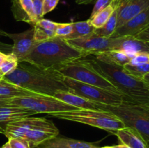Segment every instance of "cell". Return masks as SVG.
Here are the masks:
<instances>
[{
    "instance_id": "603a6c76",
    "label": "cell",
    "mask_w": 149,
    "mask_h": 148,
    "mask_svg": "<svg viewBox=\"0 0 149 148\" xmlns=\"http://www.w3.org/2000/svg\"><path fill=\"white\" fill-rule=\"evenodd\" d=\"M96 59L107 63L123 67L130 63L132 57L120 50H110L93 55Z\"/></svg>"
},
{
    "instance_id": "1f68e13d",
    "label": "cell",
    "mask_w": 149,
    "mask_h": 148,
    "mask_svg": "<svg viewBox=\"0 0 149 148\" xmlns=\"http://www.w3.org/2000/svg\"><path fill=\"white\" fill-rule=\"evenodd\" d=\"M149 62V53H139L132 57L129 64L139 65Z\"/></svg>"
},
{
    "instance_id": "7a4b0ae2",
    "label": "cell",
    "mask_w": 149,
    "mask_h": 148,
    "mask_svg": "<svg viewBox=\"0 0 149 148\" xmlns=\"http://www.w3.org/2000/svg\"><path fill=\"white\" fill-rule=\"evenodd\" d=\"M87 57L95 69L107 78L127 99V102L149 104L148 84L128 73L123 67L100 61L93 55Z\"/></svg>"
},
{
    "instance_id": "ab89813d",
    "label": "cell",
    "mask_w": 149,
    "mask_h": 148,
    "mask_svg": "<svg viewBox=\"0 0 149 148\" xmlns=\"http://www.w3.org/2000/svg\"><path fill=\"white\" fill-rule=\"evenodd\" d=\"M115 147L116 148H130V147H128L127 145H124V144H119V145H116V146H115Z\"/></svg>"
},
{
    "instance_id": "52a82bcc",
    "label": "cell",
    "mask_w": 149,
    "mask_h": 148,
    "mask_svg": "<svg viewBox=\"0 0 149 148\" xmlns=\"http://www.w3.org/2000/svg\"><path fill=\"white\" fill-rule=\"evenodd\" d=\"M62 81L71 89V92L87 98L95 102L110 106H118L127 102V99L122 94L109 91L105 89L78 81L61 75Z\"/></svg>"
},
{
    "instance_id": "f1b7e54d",
    "label": "cell",
    "mask_w": 149,
    "mask_h": 148,
    "mask_svg": "<svg viewBox=\"0 0 149 148\" xmlns=\"http://www.w3.org/2000/svg\"><path fill=\"white\" fill-rule=\"evenodd\" d=\"M73 30V23H57L55 36L64 38L71 34Z\"/></svg>"
},
{
    "instance_id": "3957f363",
    "label": "cell",
    "mask_w": 149,
    "mask_h": 148,
    "mask_svg": "<svg viewBox=\"0 0 149 148\" xmlns=\"http://www.w3.org/2000/svg\"><path fill=\"white\" fill-rule=\"evenodd\" d=\"M81 57L85 56L70 46L65 39L55 36L36 43L22 61L45 69L55 70L67 62Z\"/></svg>"
},
{
    "instance_id": "8fae6325",
    "label": "cell",
    "mask_w": 149,
    "mask_h": 148,
    "mask_svg": "<svg viewBox=\"0 0 149 148\" xmlns=\"http://www.w3.org/2000/svg\"><path fill=\"white\" fill-rule=\"evenodd\" d=\"M4 36L13 40L12 52L18 59L19 62L30 52L36 42L34 40V28H31L19 33H4Z\"/></svg>"
},
{
    "instance_id": "f35d334b",
    "label": "cell",
    "mask_w": 149,
    "mask_h": 148,
    "mask_svg": "<svg viewBox=\"0 0 149 148\" xmlns=\"http://www.w3.org/2000/svg\"><path fill=\"white\" fill-rule=\"evenodd\" d=\"M6 56H7V54L3 53V52H1V51H0V65H1L2 61L4 59V58L6 57Z\"/></svg>"
},
{
    "instance_id": "cb8c5ba5",
    "label": "cell",
    "mask_w": 149,
    "mask_h": 148,
    "mask_svg": "<svg viewBox=\"0 0 149 148\" xmlns=\"http://www.w3.org/2000/svg\"><path fill=\"white\" fill-rule=\"evenodd\" d=\"M95 29V28L90 24L88 20L73 23V30L71 33L63 39L65 40H69L84 37L94 33Z\"/></svg>"
},
{
    "instance_id": "b9f144b4",
    "label": "cell",
    "mask_w": 149,
    "mask_h": 148,
    "mask_svg": "<svg viewBox=\"0 0 149 148\" xmlns=\"http://www.w3.org/2000/svg\"><path fill=\"white\" fill-rule=\"evenodd\" d=\"M119 0H113V1H112V4H113V5H114L116 7H117L118 2H119Z\"/></svg>"
},
{
    "instance_id": "9a60e30c",
    "label": "cell",
    "mask_w": 149,
    "mask_h": 148,
    "mask_svg": "<svg viewBox=\"0 0 149 148\" xmlns=\"http://www.w3.org/2000/svg\"><path fill=\"white\" fill-rule=\"evenodd\" d=\"M53 97L66 104L79 109H90V110H106L107 104L95 102L87 98L79 96L68 91H59L54 94ZM107 111V110H106Z\"/></svg>"
},
{
    "instance_id": "d590c367",
    "label": "cell",
    "mask_w": 149,
    "mask_h": 148,
    "mask_svg": "<svg viewBox=\"0 0 149 148\" xmlns=\"http://www.w3.org/2000/svg\"><path fill=\"white\" fill-rule=\"evenodd\" d=\"M11 99L12 98H8V97L0 96V107H4V106L10 105Z\"/></svg>"
},
{
    "instance_id": "7dc6e473",
    "label": "cell",
    "mask_w": 149,
    "mask_h": 148,
    "mask_svg": "<svg viewBox=\"0 0 149 148\" xmlns=\"http://www.w3.org/2000/svg\"><path fill=\"white\" fill-rule=\"evenodd\" d=\"M146 45H147V46H148V47L149 48V42H146Z\"/></svg>"
},
{
    "instance_id": "836d02e7",
    "label": "cell",
    "mask_w": 149,
    "mask_h": 148,
    "mask_svg": "<svg viewBox=\"0 0 149 148\" xmlns=\"http://www.w3.org/2000/svg\"><path fill=\"white\" fill-rule=\"evenodd\" d=\"M60 0H43V15L47 14L54 10Z\"/></svg>"
},
{
    "instance_id": "4dcf8cb0",
    "label": "cell",
    "mask_w": 149,
    "mask_h": 148,
    "mask_svg": "<svg viewBox=\"0 0 149 148\" xmlns=\"http://www.w3.org/2000/svg\"><path fill=\"white\" fill-rule=\"evenodd\" d=\"M8 143L11 148H31L29 142L23 138H9Z\"/></svg>"
},
{
    "instance_id": "ffe728a7",
    "label": "cell",
    "mask_w": 149,
    "mask_h": 148,
    "mask_svg": "<svg viewBox=\"0 0 149 148\" xmlns=\"http://www.w3.org/2000/svg\"><path fill=\"white\" fill-rule=\"evenodd\" d=\"M36 113L24 107L7 105L0 107V123H10L24 118L29 117Z\"/></svg>"
},
{
    "instance_id": "4316f807",
    "label": "cell",
    "mask_w": 149,
    "mask_h": 148,
    "mask_svg": "<svg viewBox=\"0 0 149 148\" xmlns=\"http://www.w3.org/2000/svg\"><path fill=\"white\" fill-rule=\"evenodd\" d=\"M123 68L128 73L142 80L143 77L149 73V62L139 65H131L128 63L124 65Z\"/></svg>"
},
{
    "instance_id": "8992f818",
    "label": "cell",
    "mask_w": 149,
    "mask_h": 148,
    "mask_svg": "<svg viewBox=\"0 0 149 148\" xmlns=\"http://www.w3.org/2000/svg\"><path fill=\"white\" fill-rule=\"evenodd\" d=\"M106 110L118 116L125 126L135 129L149 146V104L124 102L118 106L106 105Z\"/></svg>"
},
{
    "instance_id": "74e56055",
    "label": "cell",
    "mask_w": 149,
    "mask_h": 148,
    "mask_svg": "<svg viewBox=\"0 0 149 148\" xmlns=\"http://www.w3.org/2000/svg\"><path fill=\"white\" fill-rule=\"evenodd\" d=\"M142 80L144 81V82H146L147 84H148L149 85V73H148L146 74V75L143 77Z\"/></svg>"
},
{
    "instance_id": "d6986e66",
    "label": "cell",
    "mask_w": 149,
    "mask_h": 148,
    "mask_svg": "<svg viewBox=\"0 0 149 148\" xmlns=\"http://www.w3.org/2000/svg\"><path fill=\"white\" fill-rule=\"evenodd\" d=\"M120 142L130 148H149L148 144L138 132L128 126L119 129L114 133Z\"/></svg>"
},
{
    "instance_id": "277c9868",
    "label": "cell",
    "mask_w": 149,
    "mask_h": 148,
    "mask_svg": "<svg viewBox=\"0 0 149 148\" xmlns=\"http://www.w3.org/2000/svg\"><path fill=\"white\" fill-rule=\"evenodd\" d=\"M48 115L62 120L90 125L113 134L117 130L125 127L122 120L109 110L77 109L69 111L53 113Z\"/></svg>"
},
{
    "instance_id": "7c38bea8",
    "label": "cell",
    "mask_w": 149,
    "mask_h": 148,
    "mask_svg": "<svg viewBox=\"0 0 149 148\" xmlns=\"http://www.w3.org/2000/svg\"><path fill=\"white\" fill-rule=\"evenodd\" d=\"M149 24V7L116 29L110 38L133 36L141 33Z\"/></svg>"
},
{
    "instance_id": "e575fe53",
    "label": "cell",
    "mask_w": 149,
    "mask_h": 148,
    "mask_svg": "<svg viewBox=\"0 0 149 148\" xmlns=\"http://www.w3.org/2000/svg\"><path fill=\"white\" fill-rule=\"evenodd\" d=\"M135 39L145 42H149V24L143 30L135 36Z\"/></svg>"
},
{
    "instance_id": "60d3db41",
    "label": "cell",
    "mask_w": 149,
    "mask_h": 148,
    "mask_svg": "<svg viewBox=\"0 0 149 148\" xmlns=\"http://www.w3.org/2000/svg\"><path fill=\"white\" fill-rule=\"evenodd\" d=\"M1 148H11V147H10V144H9V143H8V142H7V143L4 144V145H3V146L1 147Z\"/></svg>"
},
{
    "instance_id": "d6a6232c",
    "label": "cell",
    "mask_w": 149,
    "mask_h": 148,
    "mask_svg": "<svg viewBox=\"0 0 149 148\" xmlns=\"http://www.w3.org/2000/svg\"><path fill=\"white\" fill-rule=\"evenodd\" d=\"M33 10L37 21L43 18V0H33Z\"/></svg>"
},
{
    "instance_id": "d4e9b609",
    "label": "cell",
    "mask_w": 149,
    "mask_h": 148,
    "mask_svg": "<svg viewBox=\"0 0 149 148\" xmlns=\"http://www.w3.org/2000/svg\"><path fill=\"white\" fill-rule=\"evenodd\" d=\"M117 7H116V10L112 13L110 18L108 20V21L102 27L95 29L94 33L97 34V36H101V37L110 38L116 29V26H117Z\"/></svg>"
},
{
    "instance_id": "f546056e",
    "label": "cell",
    "mask_w": 149,
    "mask_h": 148,
    "mask_svg": "<svg viewBox=\"0 0 149 148\" xmlns=\"http://www.w3.org/2000/svg\"><path fill=\"white\" fill-rule=\"evenodd\" d=\"M113 0H96L95 2V6L93 7V10L92 11L91 15H90V18L93 17V16L95 15L96 14L99 12L102 11L103 9L107 7L108 6L110 5L112 3Z\"/></svg>"
},
{
    "instance_id": "484cf974",
    "label": "cell",
    "mask_w": 149,
    "mask_h": 148,
    "mask_svg": "<svg viewBox=\"0 0 149 148\" xmlns=\"http://www.w3.org/2000/svg\"><path fill=\"white\" fill-rule=\"evenodd\" d=\"M116 7L114 5H113L111 3L110 5L103 9L102 11L99 12L97 14L93 16V17L89 18V22L95 29L102 27L108 21V20L110 18L112 13L116 10Z\"/></svg>"
},
{
    "instance_id": "6da1fadb",
    "label": "cell",
    "mask_w": 149,
    "mask_h": 148,
    "mask_svg": "<svg viewBox=\"0 0 149 148\" xmlns=\"http://www.w3.org/2000/svg\"><path fill=\"white\" fill-rule=\"evenodd\" d=\"M4 79L43 95L54 96L59 91L71 92V89L62 81L61 74L58 71L45 69L24 61L19 62L17 68L4 75Z\"/></svg>"
},
{
    "instance_id": "8d00e7d4",
    "label": "cell",
    "mask_w": 149,
    "mask_h": 148,
    "mask_svg": "<svg viewBox=\"0 0 149 148\" xmlns=\"http://www.w3.org/2000/svg\"><path fill=\"white\" fill-rule=\"evenodd\" d=\"M96 0H76L78 4H90L95 2Z\"/></svg>"
},
{
    "instance_id": "9c48e42d",
    "label": "cell",
    "mask_w": 149,
    "mask_h": 148,
    "mask_svg": "<svg viewBox=\"0 0 149 148\" xmlns=\"http://www.w3.org/2000/svg\"><path fill=\"white\" fill-rule=\"evenodd\" d=\"M65 41L85 57L112 50L113 47V39L101 37L95 33L79 39Z\"/></svg>"
},
{
    "instance_id": "f6af8a7d",
    "label": "cell",
    "mask_w": 149,
    "mask_h": 148,
    "mask_svg": "<svg viewBox=\"0 0 149 148\" xmlns=\"http://www.w3.org/2000/svg\"><path fill=\"white\" fill-rule=\"evenodd\" d=\"M100 148H116L115 146H106V147H100Z\"/></svg>"
},
{
    "instance_id": "5b68a950",
    "label": "cell",
    "mask_w": 149,
    "mask_h": 148,
    "mask_svg": "<svg viewBox=\"0 0 149 148\" xmlns=\"http://www.w3.org/2000/svg\"><path fill=\"white\" fill-rule=\"evenodd\" d=\"M63 76L72 78L84 84L95 86L113 92L121 94L106 78L97 72L87 57L68 62L55 69Z\"/></svg>"
},
{
    "instance_id": "bcb514c9",
    "label": "cell",
    "mask_w": 149,
    "mask_h": 148,
    "mask_svg": "<svg viewBox=\"0 0 149 148\" xmlns=\"http://www.w3.org/2000/svg\"><path fill=\"white\" fill-rule=\"evenodd\" d=\"M4 33H5V32L2 31L1 30H0V35H1V36H4Z\"/></svg>"
},
{
    "instance_id": "83f0119b",
    "label": "cell",
    "mask_w": 149,
    "mask_h": 148,
    "mask_svg": "<svg viewBox=\"0 0 149 148\" xmlns=\"http://www.w3.org/2000/svg\"><path fill=\"white\" fill-rule=\"evenodd\" d=\"M19 60L13 53L7 54L6 57L0 65V71L4 75L10 74L17 68Z\"/></svg>"
},
{
    "instance_id": "ba28073f",
    "label": "cell",
    "mask_w": 149,
    "mask_h": 148,
    "mask_svg": "<svg viewBox=\"0 0 149 148\" xmlns=\"http://www.w3.org/2000/svg\"><path fill=\"white\" fill-rule=\"evenodd\" d=\"M10 105L24 107L37 113L51 114L58 112L77 110V107L58 100L53 96L39 94L28 97H14L10 100Z\"/></svg>"
},
{
    "instance_id": "30bf717a",
    "label": "cell",
    "mask_w": 149,
    "mask_h": 148,
    "mask_svg": "<svg viewBox=\"0 0 149 148\" xmlns=\"http://www.w3.org/2000/svg\"><path fill=\"white\" fill-rule=\"evenodd\" d=\"M56 127L53 122L45 118L29 117L24 118L16 121L10 122L6 124L4 129V133L7 138H23L29 131L38 128Z\"/></svg>"
},
{
    "instance_id": "ee69618b",
    "label": "cell",
    "mask_w": 149,
    "mask_h": 148,
    "mask_svg": "<svg viewBox=\"0 0 149 148\" xmlns=\"http://www.w3.org/2000/svg\"><path fill=\"white\" fill-rule=\"evenodd\" d=\"M4 75L1 72V71H0V80L3 79V78H4Z\"/></svg>"
},
{
    "instance_id": "5bb4252c",
    "label": "cell",
    "mask_w": 149,
    "mask_h": 148,
    "mask_svg": "<svg viewBox=\"0 0 149 148\" xmlns=\"http://www.w3.org/2000/svg\"><path fill=\"white\" fill-rule=\"evenodd\" d=\"M112 50H120L132 57L139 53H149L146 43L133 36H122L113 39Z\"/></svg>"
},
{
    "instance_id": "2e32d148",
    "label": "cell",
    "mask_w": 149,
    "mask_h": 148,
    "mask_svg": "<svg viewBox=\"0 0 149 148\" xmlns=\"http://www.w3.org/2000/svg\"><path fill=\"white\" fill-rule=\"evenodd\" d=\"M12 11L17 21H23L32 26L37 22L33 10V0H12Z\"/></svg>"
},
{
    "instance_id": "7402d4cb",
    "label": "cell",
    "mask_w": 149,
    "mask_h": 148,
    "mask_svg": "<svg viewBox=\"0 0 149 148\" xmlns=\"http://www.w3.org/2000/svg\"><path fill=\"white\" fill-rule=\"evenodd\" d=\"M36 92L22 88L16 84L6 81L4 78L0 80V96L14 98V97H28V96L39 95Z\"/></svg>"
},
{
    "instance_id": "44dd1931",
    "label": "cell",
    "mask_w": 149,
    "mask_h": 148,
    "mask_svg": "<svg viewBox=\"0 0 149 148\" xmlns=\"http://www.w3.org/2000/svg\"><path fill=\"white\" fill-rule=\"evenodd\" d=\"M32 27L34 28V40L36 43L55 37L57 27V23L55 22L42 18Z\"/></svg>"
},
{
    "instance_id": "7bdbcfd3",
    "label": "cell",
    "mask_w": 149,
    "mask_h": 148,
    "mask_svg": "<svg viewBox=\"0 0 149 148\" xmlns=\"http://www.w3.org/2000/svg\"><path fill=\"white\" fill-rule=\"evenodd\" d=\"M4 129H3V128L0 126V133H2V134H4Z\"/></svg>"
},
{
    "instance_id": "e0dca14e",
    "label": "cell",
    "mask_w": 149,
    "mask_h": 148,
    "mask_svg": "<svg viewBox=\"0 0 149 148\" xmlns=\"http://www.w3.org/2000/svg\"><path fill=\"white\" fill-rule=\"evenodd\" d=\"M36 148H100L97 145L84 141L77 140L71 138L59 136L58 135L52 139L39 145Z\"/></svg>"
},
{
    "instance_id": "4fadbf2b",
    "label": "cell",
    "mask_w": 149,
    "mask_h": 148,
    "mask_svg": "<svg viewBox=\"0 0 149 148\" xmlns=\"http://www.w3.org/2000/svg\"><path fill=\"white\" fill-rule=\"evenodd\" d=\"M148 7L149 0H122L117 7L116 28Z\"/></svg>"
},
{
    "instance_id": "c3c4849f",
    "label": "cell",
    "mask_w": 149,
    "mask_h": 148,
    "mask_svg": "<svg viewBox=\"0 0 149 148\" xmlns=\"http://www.w3.org/2000/svg\"><path fill=\"white\" fill-rule=\"evenodd\" d=\"M122 1V0H119V2H118V5H119V2H120V1ZM118 5H117V7H118Z\"/></svg>"
},
{
    "instance_id": "ac0fdd59",
    "label": "cell",
    "mask_w": 149,
    "mask_h": 148,
    "mask_svg": "<svg viewBox=\"0 0 149 148\" xmlns=\"http://www.w3.org/2000/svg\"><path fill=\"white\" fill-rule=\"evenodd\" d=\"M59 135V130L57 127L38 128L28 131L23 139L29 142L31 148H36L43 142Z\"/></svg>"
}]
</instances>
